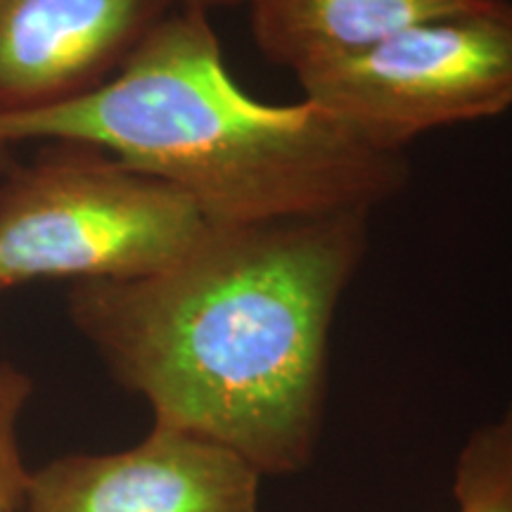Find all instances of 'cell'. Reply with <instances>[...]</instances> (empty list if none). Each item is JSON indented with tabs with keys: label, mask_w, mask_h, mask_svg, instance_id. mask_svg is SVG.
I'll return each mask as SVG.
<instances>
[{
	"label": "cell",
	"mask_w": 512,
	"mask_h": 512,
	"mask_svg": "<svg viewBox=\"0 0 512 512\" xmlns=\"http://www.w3.org/2000/svg\"><path fill=\"white\" fill-rule=\"evenodd\" d=\"M181 8H197L204 12L219 10V8H230V5H245L247 0H174Z\"/></svg>",
	"instance_id": "30bf717a"
},
{
	"label": "cell",
	"mask_w": 512,
	"mask_h": 512,
	"mask_svg": "<svg viewBox=\"0 0 512 512\" xmlns=\"http://www.w3.org/2000/svg\"><path fill=\"white\" fill-rule=\"evenodd\" d=\"M297 79L304 100L375 147L403 152L420 133L512 105V5L479 0Z\"/></svg>",
	"instance_id": "277c9868"
},
{
	"label": "cell",
	"mask_w": 512,
	"mask_h": 512,
	"mask_svg": "<svg viewBox=\"0 0 512 512\" xmlns=\"http://www.w3.org/2000/svg\"><path fill=\"white\" fill-rule=\"evenodd\" d=\"M8 150H10V143L0 140V166H3L5 159H8Z\"/></svg>",
	"instance_id": "8fae6325"
},
{
	"label": "cell",
	"mask_w": 512,
	"mask_h": 512,
	"mask_svg": "<svg viewBox=\"0 0 512 512\" xmlns=\"http://www.w3.org/2000/svg\"><path fill=\"white\" fill-rule=\"evenodd\" d=\"M368 216L209 223L162 271L74 285L69 316L155 425L292 475L316 451L332 318Z\"/></svg>",
	"instance_id": "6da1fadb"
},
{
	"label": "cell",
	"mask_w": 512,
	"mask_h": 512,
	"mask_svg": "<svg viewBox=\"0 0 512 512\" xmlns=\"http://www.w3.org/2000/svg\"><path fill=\"white\" fill-rule=\"evenodd\" d=\"M29 396V377L10 363H0V512H19L27 505L31 470L19 446V420Z\"/></svg>",
	"instance_id": "9c48e42d"
},
{
	"label": "cell",
	"mask_w": 512,
	"mask_h": 512,
	"mask_svg": "<svg viewBox=\"0 0 512 512\" xmlns=\"http://www.w3.org/2000/svg\"><path fill=\"white\" fill-rule=\"evenodd\" d=\"M0 185V292L31 280H128L162 271L209 228L181 190L72 145Z\"/></svg>",
	"instance_id": "3957f363"
},
{
	"label": "cell",
	"mask_w": 512,
	"mask_h": 512,
	"mask_svg": "<svg viewBox=\"0 0 512 512\" xmlns=\"http://www.w3.org/2000/svg\"><path fill=\"white\" fill-rule=\"evenodd\" d=\"M174 0H0V117L102 86Z\"/></svg>",
	"instance_id": "8992f818"
},
{
	"label": "cell",
	"mask_w": 512,
	"mask_h": 512,
	"mask_svg": "<svg viewBox=\"0 0 512 512\" xmlns=\"http://www.w3.org/2000/svg\"><path fill=\"white\" fill-rule=\"evenodd\" d=\"M479 0H247L256 48L302 74Z\"/></svg>",
	"instance_id": "52a82bcc"
},
{
	"label": "cell",
	"mask_w": 512,
	"mask_h": 512,
	"mask_svg": "<svg viewBox=\"0 0 512 512\" xmlns=\"http://www.w3.org/2000/svg\"><path fill=\"white\" fill-rule=\"evenodd\" d=\"M93 147L181 190L214 226L370 214L406 188L382 150L309 100L266 105L230 76L209 12L171 8L95 91L0 117V140Z\"/></svg>",
	"instance_id": "7a4b0ae2"
},
{
	"label": "cell",
	"mask_w": 512,
	"mask_h": 512,
	"mask_svg": "<svg viewBox=\"0 0 512 512\" xmlns=\"http://www.w3.org/2000/svg\"><path fill=\"white\" fill-rule=\"evenodd\" d=\"M261 472L233 448L152 425L140 444L31 472L27 512H259Z\"/></svg>",
	"instance_id": "5b68a950"
},
{
	"label": "cell",
	"mask_w": 512,
	"mask_h": 512,
	"mask_svg": "<svg viewBox=\"0 0 512 512\" xmlns=\"http://www.w3.org/2000/svg\"><path fill=\"white\" fill-rule=\"evenodd\" d=\"M453 498L456 512H512V403L460 448Z\"/></svg>",
	"instance_id": "ba28073f"
}]
</instances>
